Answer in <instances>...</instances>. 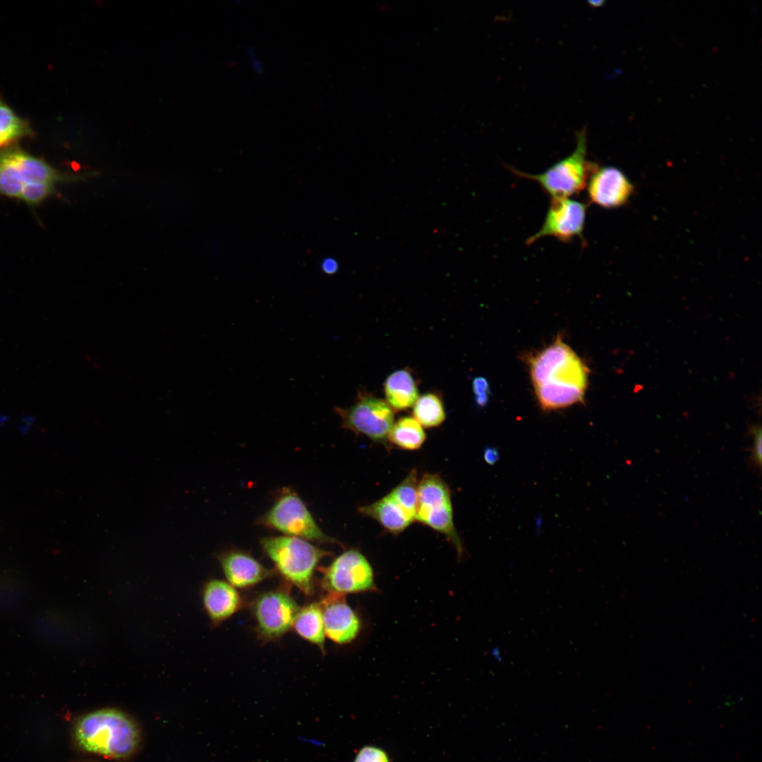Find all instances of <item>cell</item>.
<instances>
[{
    "label": "cell",
    "mask_w": 762,
    "mask_h": 762,
    "mask_svg": "<svg viewBox=\"0 0 762 762\" xmlns=\"http://www.w3.org/2000/svg\"><path fill=\"white\" fill-rule=\"evenodd\" d=\"M538 405L552 411L581 404L588 386L590 370L560 335L527 360Z\"/></svg>",
    "instance_id": "6da1fadb"
},
{
    "label": "cell",
    "mask_w": 762,
    "mask_h": 762,
    "mask_svg": "<svg viewBox=\"0 0 762 762\" xmlns=\"http://www.w3.org/2000/svg\"><path fill=\"white\" fill-rule=\"evenodd\" d=\"M74 737L83 750L111 758H123L137 748L140 734L135 722L114 708L97 710L80 718Z\"/></svg>",
    "instance_id": "7a4b0ae2"
},
{
    "label": "cell",
    "mask_w": 762,
    "mask_h": 762,
    "mask_svg": "<svg viewBox=\"0 0 762 762\" xmlns=\"http://www.w3.org/2000/svg\"><path fill=\"white\" fill-rule=\"evenodd\" d=\"M67 178L42 160L18 149L0 152V193L35 204Z\"/></svg>",
    "instance_id": "3957f363"
},
{
    "label": "cell",
    "mask_w": 762,
    "mask_h": 762,
    "mask_svg": "<svg viewBox=\"0 0 762 762\" xmlns=\"http://www.w3.org/2000/svg\"><path fill=\"white\" fill-rule=\"evenodd\" d=\"M261 547L278 572L306 595L314 591V573L328 552L303 538L269 536L261 538Z\"/></svg>",
    "instance_id": "277c9868"
},
{
    "label": "cell",
    "mask_w": 762,
    "mask_h": 762,
    "mask_svg": "<svg viewBox=\"0 0 762 762\" xmlns=\"http://www.w3.org/2000/svg\"><path fill=\"white\" fill-rule=\"evenodd\" d=\"M576 147L571 155L552 165L545 171L532 174L509 167L513 174L538 183L551 199L567 198L584 189L591 175L598 167L586 159V130L576 133Z\"/></svg>",
    "instance_id": "5b68a950"
},
{
    "label": "cell",
    "mask_w": 762,
    "mask_h": 762,
    "mask_svg": "<svg viewBox=\"0 0 762 762\" xmlns=\"http://www.w3.org/2000/svg\"><path fill=\"white\" fill-rule=\"evenodd\" d=\"M258 523L285 536L313 542L334 543L318 525L302 499L289 489L282 492Z\"/></svg>",
    "instance_id": "8992f818"
},
{
    "label": "cell",
    "mask_w": 762,
    "mask_h": 762,
    "mask_svg": "<svg viewBox=\"0 0 762 762\" xmlns=\"http://www.w3.org/2000/svg\"><path fill=\"white\" fill-rule=\"evenodd\" d=\"M416 520L444 534L459 555H462L463 546L453 520L450 490L437 474L427 473L418 480Z\"/></svg>",
    "instance_id": "52a82bcc"
},
{
    "label": "cell",
    "mask_w": 762,
    "mask_h": 762,
    "mask_svg": "<svg viewBox=\"0 0 762 762\" xmlns=\"http://www.w3.org/2000/svg\"><path fill=\"white\" fill-rule=\"evenodd\" d=\"M344 429L385 444L394 424V411L387 402L368 393H358L355 402L347 408H334Z\"/></svg>",
    "instance_id": "ba28073f"
},
{
    "label": "cell",
    "mask_w": 762,
    "mask_h": 762,
    "mask_svg": "<svg viewBox=\"0 0 762 762\" xmlns=\"http://www.w3.org/2000/svg\"><path fill=\"white\" fill-rule=\"evenodd\" d=\"M322 585L328 593L345 595L372 591L375 588L373 569L359 551H344L327 567L320 568Z\"/></svg>",
    "instance_id": "9c48e42d"
},
{
    "label": "cell",
    "mask_w": 762,
    "mask_h": 762,
    "mask_svg": "<svg viewBox=\"0 0 762 762\" xmlns=\"http://www.w3.org/2000/svg\"><path fill=\"white\" fill-rule=\"evenodd\" d=\"M587 205L567 198L551 199L540 229L526 240L531 245L540 238L551 236L563 243L579 237L583 241Z\"/></svg>",
    "instance_id": "30bf717a"
},
{
    "label": "cell",
    "mask_w": 762,
    "mask_h": 762,
    "mask_svg": "<svg viewBox=\"0 0 762 762\" xmlns=\"http://www.w3.org/2000/svg\"><path fill=\"white\" fill-rule=\"evenodd\" d=\"M299 610L294 600L284 591H272L260 595L253 606L260 636L266 640L282 636L293 627Z\"/></svg>",
    "instance_id": "8fae6325"
},
{
    "label": "cell",
    "mask_w": 762,
    "mask_h": 762,
    "mask_svg": "<svg viewBox=\"0 0 762 762\" xmlns=\"http://www.w3.org/2000/svg\"><path fill=\"white\" fill-rule=\"evenodd\" d=\"M586 186L590 201L606 209L622 206L633 192V186L627 177L612 167H598Z\"/></svg>",
    "instance_id": "7c38bea8"
},
{
    "label": "cell",
    "mask_w": 762,
    "mask_h": 762,
    "mask_svg": "<svg viewBox=\"0 0 762 762\" xmlns=\"http://www.w3.org/2000/svg\"><path fill=\"white\" fill-rule=\"evenodd\" d=\"M325 635L337 643L351 642L361 629L360 619L344 595L328 593L319 603Z\"/></svg>",
    "instance_id": "4fadbf2b"
},
{
    "label": "cell",
    "mask_w": 762,
    "mask_h": 762,
    "mask_svg": "<svg viewBox=\"0 0 762 762\" xmlns=\"http://www.w3.org/2000/svg\"><path fill=\"white\" fill-rule=\"evenodd\" d=\"M224 575L234 587L247 588L269 577L272 572L249 553L232 550L219 557Z\"/></svg>",
    "instance_id": "5bb4252c"
},
{
    "label": "cell",
    "mask_w": 762,
    "mask_h": 762,
    "mask_svg": "<svg viewBox=\"0 0 762 762\" xmlns=\"http://www.w3.org/2000/svg\"><path fill=\"white\" fill-rule=\"evenodd\" d=\"M241 597L229 583L210 581L203 590V604L212 621L220 622L234 615L240 607Z\"/></svg>",
    "instance_id": "9a60e30c"
},
{
    "label": "cell",
    "mask_w": 762,
    "mask_h": 762,
    "mask_svg": "<svg viewBox=\"0 0 762 762\" xmlns=\"http://www.w3.org/2000/svg\"><path fill=\"white\" fill-rule=\"evenodd\" d=\"M362 514L376 520L385 530L397 534L414 520L416 514L406 509L390 493L379 500L361 507Z\"/></svg>",
    "instance_id": "2e32d148"
},
{
    "label": "cell",
    "mask_w": 762,
    "mask_h": 762,
    "mask_svg": "<svg viewBox=\"0 0 762 762\" xmlns=\"http://www.w3.org/2000/svg\"><path fill=\"white\" fill-rule=\"evenodd\" d=\"M384 393L394 411L409 409L419 397L417 383L407 368L396 370L386 378Z\"/></svg>",
    "instance_id": "e0dca14e"
},
{
    "label": "cell",
    "mask_w": 762,
    "mask_h": 762,
    "mask_svg": "<svg viewBox=\"0 0 762 762\" xmlns=\"http://www.w3.org/2000/svg\"><path fill=\"white\" fill-rule=\"evenodd\" d=\"M293 627L300 636L323 650L325 634L319 603H310L301 608Z\"/></svg>",
    "instance_id": "ac0fdd59"
},
{
    "label": "cell",
    "mask_w": 762,
    "mask_h": 762,
    "mask_svg": "<svg viewBox=\"0 0 762 762\" xmlns=\"http://www.w3.org/2000/svg\"><path fill=\"white\" fill-rule=\"evenodd\" d=\"M425 440L422 425L413 418L401 417L394 423L387 437L394 445L406 450L419 449Z\"/></svg>",
    "instance_id": "d6986e66"
},
{
    "label": "cell",
    "mask_w": 762,
    "mask_h": 762,
    "mask_svg": "<svg viewBox=\"0 0 762 762\" xmlns=\"http://www.w3.org/2000/svg\"><path fill=\"white\" fill-rule=\"evenodd\" d=\"M413 416L425 428L441 425L446 418L441 397L435 392H428L418 397L413 406Z\"/></svg>",
    "instance_id": "ffe728a7"
},
{
    "label": "cell",
    "mask_w": 762,
    "mask_h": 762,
    "mask_svg": "<svg viewBox=\"0 0 762 762\" xmlns=\"http://www.w3.org/2000/svg\"><path fill=\"white\" fill-rule=\"evenodd\" d=\"M417 473L412 470L389 493L406 509L416 515L418 507Z\"/></svg>",
    "instance_id": "44dd1931"
},
{
    "label": "cell",
    "mask_w": 762,
    "mask_h": 762,
    "mask_svg": "<svg viewBox=\"0 0 762 762\" xmlns=\"http://www.w3.org/2000/svg\"><path fill=\"white\" fill-rule=\"evenodd\" d=\"M25 130L23 121L0 102V146L20 136Z\"/></svg>",
    "instance_id": "7402d4cb"
},
{
    "label": "cell",
    "mask_w": 762,
    "mask_h": 762,
    "mask_svg": "<svg viewBox=\"0 0 762 762\" xmlns=\"http://www.w3.org/2000/svg\"><path fill=\"white\" fill-rule=\"evenodd\" d=\"M753 437V446L751 448V464L756 469L761 468V427L760 424L751 425L749 428Z\"/></svg>",
    "instance_id": "603a6c76"
},
{
    "label": "cell",
    "mask_w": 762,
    "mask_h": 762,
    "mask_svg": "<svg viewBox=\"0 0 762 762\" xmlns=\"http://www.w3.org/2000/svg\"><path fill=\"white\" fill-rule=\"evenodd\" d=\"M354 762H389L388 756L382 749L375 746H365L356 755Z\"/></svg>",
    "instance_id": "cb8c5ba5"
},
{
    "label": "cell",
    "mask_w": 762,
    "mask_h": 762,
    "mask_svg": "<svg viewBox=\"0 0 762 762\" xmlns=\"http://www.w3.org/2000/svg\"><path fill=\"white\" fill-rule=\"evenodd\" d=\"M472 387L476 404L479 406H485L490 397L489 385L485 378L482 377H475L473 380Z\"/></svg>",
    "instance_id": "d4e9b609"
},
{
    "label": "cell",
    "mask_w": 762,
    "mask_h": 762,
    "mask_svg": "<svg viewBox=\"0 0 762 762\" xmlns=\"http://www.w3.org/2000/svg\"><path fill=\"white\" fill-rule=\"evenodd\" d=\"M483 457L486 463L492 465L498 461L500 454L496 448L489 447L485 449Z\"/></svg>",
    "instance_id": "484cf974"
},
{
    "label": "cell",
    "mask_w": 762,
    "mask_h": 762,
    "mask_svg": "<svg viewBox=\"0 0 762 762\" xmlns=\"http://www.w3.org/2000/svg\"><path fill=\"white\" fill-rule=\"evenodd\" d=\"M338 268L337 262L332 259L325 260L322 264V270L327 273L332 274L337 271Z\"/></svg>",
    "instance_id": "4316f807"
}]
</instances>
